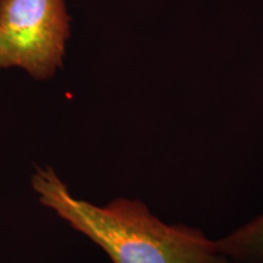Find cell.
Returning <instances> with one entry per match:
<instances>
[{"label":"cell","instance_id":"4","mask_svg":"<svg viewBox=\"0 0 263 263\" xmlns=\"http://www.w3.org/2000/svg\"><path fill=\"white\" fill-rule=\"evenodd\" d=\"M207 263H238V262L233 261V259H230L224 255L219 254V252H216V254H213L211 256V258L209 259V262Z\"/></svg>","mask_w":263,"mask_h":263},{"label":"cell","instance_id":"1","mask_svg":"<svg viewBox=\"0 0 263 263\" xmlns=\"http://www.w3.org/2000/svg\"><path fill=\"white\" fill-rule=\"evenodd\" d=\"M31 185L38 201L93 241L112 263H207L216 241L200 229L170 224L139 199L116 197L95 205L76 197L50 166L35 167Z\"/></svg>","mask_w":263,"mask_h":263},{"label":"cell","instance_id":"3","mask_svg":"<svg viewBox=\"0 0 263 263\" xmlns=\"http://www.w3.org/2000/svg\"><path fill=\"white\" fill-rule=\"evenodd\" d=\"M217 252L238 263H263V212L215 240Z\"/></svg>","mask_w":263,"mask_h":263},{"label":"cell","instance_id":"2","mask_svg":"<svg viewBox=\"0 0 263 263\" xmlns=\"http://www.w3.org/2000/svg\"><path fill=\"white\" fill-rule=\"evenodd\" d=\"M68 35L64 0H0V68L50 78L62 65Z\"/></svg>","mask_w":263,"mask_h":263}]
</instances>
